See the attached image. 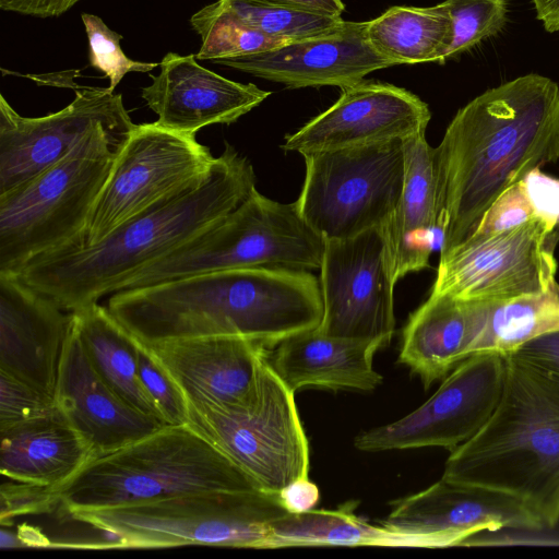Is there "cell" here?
<instances>
[{
	"label": "cell",
	"instance_id": "obj_7",
	"mask_svg": "<svg viewBox=\"0 0 559 559\" xmlns=\"http://www.w3.org/2000/svg\"><path fill=\"white\" fill-rule=\"evenodd\" d=\"M324 242L295 202L281 203L254 189L216 225L134 274L120 290L233 269L320 270Z\"/></svg>",
	"mask_w": 559,
	"mask_h": 559
},
{
	"label": "cell",
	"instance_id": "obj_41",
	"mask_svg": "<svg viewBox=\"0 0 559 559\" xmlns=\"http://www.w3.org/2000/svg\"><path fill=\"white\" fill-rule=\"evenodd\" d=\"M288 512L299 513L313 509L320 499L319 488L309 478L299 479L278 493Z\"/></svg>",
	"mask_w": 559,
	"mask_h": 559
},
{
	"label": "cell",
	"instance_id": "obj_36",
	"mask_svg": "<svg viewBox=\"0 0 559 559\" xmlns=\"http://www.w3.org/2000/svg\"><path fill=\"white\" fill-rule=\"evenodd\" d=\"M56 401L0 371V428L51 413Z\"/></svg>",
	"mask_w": 559,
	"mask_h": 559
},
{
	"label": "cell",
	"instance_id": "obj_42",
	"mask_svg": "<svg viewBox=\"0 0 559 559\" xmlns=\"http://www.w3.org/2000/svg\"><path fill=\"white\" fill-rule=\"evenodd\" d=\"M250 2L287 7L310 12H316L324 15L341 16L345 10L342 0H246Z\"/></svg>",
	"mask_w": 559,
	"mask_h": 559
},
{
	"label": "cell",
	"instance_id": "obj_23",
	"mask_svg": "<svg viewBox=\"0 0 559 559\" xmlns=\"http://www.w3.org/2000/svg\"><path fill=\"white\" fill-rule=\"evenodd\" d=\"M404 142V182L397 205L382 227L394 285L429 266L436 230L441 234L435 147L420 133Z\"/></svg>",
	"mask_w": 559,
	"mask_h": 559
},
{
	"label": "cell",
	"instance_id": "obj_22",
	"mask_svg": "<svg viewBox=\"0 0 559 559\" xmlns=\"http://www.w3.org/2000/svg\"><path fill=\"white\" fill-rule=\"evenodd\" d=\"M491 302L432 295L408 318L399 361L428 389L473 354Z\"/></svg>",
	"mask_w": 559,
	"mask_h": 559
},
{
	"label": "cell",
	"instance_id": "obj_15",
	"mask_svg": "<svg viewBox=\"0 0 559 559\" xmlns=\"http://www.w3.org/2000/svg\"><path fill=\"white\" fill-rule=\"evenodd\" d=\"M380 525L416 547L464 545L485 531L545 530L538 515L518 497L443 477L395 501Z\"/></svg>",
	"mask_w": 559,
	"mask_h": 559
},
{
	"label": "cell",
	"instance_id": "obj_33",
	"mask_svg": "<svg viewBox=\"0 0 559 559\" xmlns=\"http://www.w3.org/2000/svg\"><path fill=\"white\" fill-rule=\"evenodd\" d=\"M90 47V66L104 72L109 79V88L115 91L129 72H148L159 66L128 58L120 47L122 35L111 31L103 20L90 13L81 15Z\"/></svg>",
	"mask_w": 559,
	"mask_h": 559
},
{
	"label": "cell",
	"instance_id": "obj_32",
	"mask_svg": "<svg viewBox=\"0 0 559 559\" xmlns=\"http://www.w3.org/2000/svg\"><path fill=\"white\" fill-rule=\"evenodd\" d=\"M453 25V40L445 60L498 34L507 22L506 0H445Z\"/></svg>",
	"mask_w": 559,
	"mask_h": 559
},
{
	"label": "cell",
	"instance_id": "obj_3",
	"mask_svg": "<svg viewBox=\"0 0 559 559\" xmlns=\"http://www.w3.org/2000/svg\"><path fill=\"white\" fill-rule=\"evenodd\" d=\"M504 357L495 412L451 451L442 477L515 496L550 530L559 523V374L512 353Z\"/></svg>",
	"mask_w": 559,
	"mask_h": 559
},
{
	"label": "cell",
	"instance_id": "obj_8",
	"mask_svg": "<svg viewBox=\"0 0 559 559\" xmlns=\"http://www.w3.org/2000/svg\"><path fill=\"white\" fill-rule=\"evenodd\" d=\"M188 426L200 433L255 486L278 495L309 475V444L295 392L265 358L255 403L249 407L188 404Z\"/></svg>",
	"mask_w": 559,
	"mask_h": 559
},
{
	"label": "cell",
	"instance_id": "obj_13",
	"mask_svg": "<svg viewBox=\"0 0 559 559\" xmlns=\"http://www.w3.org/2000/svg\"><path fill=\"white\" fill-rule=\"evenodd\" d=\"M44 84L70 87L74 99L57 112L29 118L0 95V193L57 163L99 124L126 134L135 127L122 95L109 87L78 85L70 72L45 74Z\"/></svg>",
	"mask_w": 559,
	"mask_h": 559
},
{
	"label": "cell",
	"instance_id": "obj_1",
	"mask_svg": "<svg viewBox=\"0 0 559 559\" xmlns=\"http://www.w3.org/2000/svg\"><path fill=\"white\" fill-rule=\"evenodd\" d=\"M440 258L528 173L559 159V86L530 73L462 107L435 147Z\"/></svg>",
	"mask_w": 559,
	"mask_h": 559
},
{
	"label": "cell",
	"instance_id": "obj_10",
	"mask_svg": "<svg viewBox=\"0 0 559 559\" xmlns=\"http://www.w3.org/2000/svg\"><path fill=\"white\" fill-rule=\"evenodd\" d=\"M214 158L195 134L156 122L135 124L121 143L80 236L64 246L97 243L127 222L182 194L204 177Z\"/></svg>",
	"mask_w": 559,
	"mask_h": 559
},
{
	"label": "cell",
	"instance_id": "obj_28",
	"mask_svg": "<svg viewBox=\"0 0 559 559\" xmlns=\"http://www.w3.org/2000/svg\"><path fill=\"white\" fill-rule=\"evenodd\" d=\"M355 502L337 510L287 512L271 523L270 548L313 545L414 546L408 538L355 514Z\"/></svg>",
	"mask_w": 559,
	"mask_h": 559
},
{
	"label": "cell",
	"instance_id": "obj_24",
	"mask_svg": "<svg viewBox=\"0 0 559 559\" xmlns=\"http://www.w3.org/2000/svg\"><path fill=\"white\" fill-rule=\"evenodd\" d=\"M93 457L88 443L58 406L49 414L0 428V473L14 480L58 490Z\"/></svg>",
	"mask_w": 559,
	"mask_h": 559
},
{
	"label": "cell",
	"instance_id": "obj_34",
	"mask_svg": "<svg viewBox=\"0 0 559 559\" xmlns=\"http://www.w3.org/2000/svg\"><path fill=\"white\" fill-rule=\"evenodd\" d=\"M138 367L141 383L166 425H187L188 402L183 392L170 372L140 340Z\"/></svg>",
	"mask_w": 559,
	"mask_h": 559
},
{
	"label": "cell",
	"instance_id": "obj_12",
	"mask_svg": "<svg viewBox=\"0 0 559 559\" xmlns=\"http://www.w3.org/2000/svg\"><path fill=\"white\" fill-rule=\"evenodd\" d=\"M506 357L476 353L461 361L418 408L366 430L354 445L364 452L440 447L455 450L473 438L495 412L504 384Z\"/></svg>",
	"mask_w": 559,
	"mask_h": 559
},
{
	"label": "cell",
	"instance_id": "obj_40",
	"mask_svg": "<svg viewBox=\"0 0 559 559\" xmlns=\"http://www.w3.org/2000/svg\"><path fill=\"white\" fill-rule=\"evenodd\" d=\"M81 0H0V9L36 17H57Z\"/></svg>",
	"mask_w": 559,
	"mask_h": 559
},
{
	"label": "cell",
	"instance_id": "obj_25",
	"mask_svg": "<svg viewBox=\"0 0 559 559\" xmlns=\"http://www.w3.org/2000/svg\"><path fill=\"white\" fill-rule=\"evenodd\" d=\"M269 361L286 386L372 391L382 383L373 368L378 346L322 334L318 329L293 335L278 345Z\"/></svg>",
	"mask_w": 559,
	"mask_h": 559
},
{
	"label": "cell",
	"instance_id": "obj_43",
	"mask_svg": "<svg viewBox=\"0 0 559 559\" xmlns=\"http://www.w3.org/2000/svg\"><path fill=\"white\" fill-rule=\"evenodd\" d=\"M537 19L550 33L559 32V0H533Z\"/></svg>",
	"mask_w": 559,
	"mask_h": 559
},
{
	"label": "cell",
	"instance_id": "obj_2",
	"mask_svg": "<svg viewBox=\"0 0 559 559\" xmlns=\"http://www.w3.org/2000/svg\"><path fill=\"white\" fill-rule=\"evenodd\" d=\"M254 189L251 163L226 143L204 177L182 194L97 243L56 248L11 274L62 309L75 311L119 292L134 274L216 225Z\"/></svg>",
	"mask_w": 559,
	"mask_h": 559
},
{
	"label": "cell",
	"instance_id": "obj_38",
	"mask_svg": "<svg viewBox=\"0 0 559 559\" xmlns=\"http://www.w3.org/2000/svg\"><path fill=\"white\" fill-rule=\"evenodd\" d=\"M521 182L535 217L556 227L559 223V179L542 173L538 168L528 173Z\"/></svg>",
	"mask_w": 559,
	"mask_h": 559
},
{
	"label": "cell",
	"instance_id": "obj_5",
	"mask_svg": "<svg viewBox=\"0 0 559 559\" xmlns=\"http://www.w3.org/2000/svg\"><path fill=\"white\" fill-rule=\"evenodd\" d=\"M129 134L99 124L57 163L0 193V273L76 240Z\"/></svg>",
	"mask_w": 559,
	"mask_h": 559
},
{
	"label": "cell",
	"instance_id": "obj_29",
	"mask_svg": "<svg viewBox=\"0 0 559 559\" xmlns=\"http://www.w3.org/2000/svg\"><path fill=\"white\" fill-rule=\"evenodd\" d=\"M556 329H559L557 282L544 293L491 302L473 354L493 352L506 355L531 338Z\"/></svg>",
	"mask_w": 559,
	"mask_h": 559
},
{
	"label": "cell",
	"instance_id": "obj_26",
	"mask_svg": "<svg viewBox=\"0 0 559 559\" xmlns=\"http://www.w3.org/2000/svg\"><path fill=\"white\" fill-rule=\"evenodd\" d=\"M71 312L73 330L102 380L126 403L166 424L140 380L139 340L98 302Z\"/></svg>",
	"mask_w": 559,
	"mask_h": 559
},
{
	"label": "cell",
	"instance_id": "obj_17",
	"mask_svg": "<svg viewBox=\"0 0 559 559\" xmlns=\"http://www.w3.org/2000/svg\"><path fill=\"white\" fill-rule=\"evenodd\" d=\"M230 67L290 88L355 85L377 70L394 66L379 55L367 35V22L342 21L334 28L271 50L223 58Z\"/></svg>",
	"mask_w": 559,
	"mask_h": 559
},
{
	"label": "cell",
	"instance_id": "obj_30",
	"mask_svg": "<svg viewBox=\"0 0 559 559\" xmlns=\"http://www.w3.org/2000/svg\"><path fill=\"white\" fill-rule=\"evenodd\" d=\"M190 23L202 39L197 59L211 62L262 52L289 43L248 26L218 0L195 12Z\"/></svg>",
	"mask_w": 559,
	"mask_h": 559
},
{
	"label": "cell",
	"instance_id": "obj_18",
	"mask_svg": "<svg viewBox=\"0 0 559 559\" xmlns=\"http://www.w3.org/2000/svg\"><path fill=\"white\" fill-rule=\"evenodd\" d=\"M72 321L71 311L0 273V371L55 400Z\"/></svg>",
	"mask_w": 559,
	"mask_h": 559
},
{
	"label": "cell",
	"instance_id": "obj_4",
	"mask_svg": "<svg viewBox=\"0 0 559 559\" xmlns=\"http://www.w3.org/2000/svg\"><path fill=\"white\" fill-rule=\"evenodd\" d=\"M248 489L259 488L200 433L188 425H166L92 459L57 493L69 514L190 492Z\"/></svg>",
	"mask_w": 559,
	"mask_h": 559
},
{
	"label": "cell",
	"instance_id": "obj_19",
	"mask_svg": "<svg viewBox=\"0 0 559 559\" xmlns=\"http://www.w3.org/2000/svg\"><path fill=\"white\" fill-rule=\"evenodd\" d=\"M145 345L170 372L188 404L249 407L255 403L269 355L262 344L224 335Z\"/></svg>",
	"mask_w": 559,
	"mask_h": 559
},
{
	"label": "cell",
	"instance_id": "obj_39",
	"mask_svg": "<svg viewBox=\"0 0 559 559\" xmlns=\"http://www.w3.org/2000/svg\"><path fill=\"white\" fill-rule=\"evenodd\" d=\"M512 354L527 362L559 374V329L531 338Z\"/></svg>",
	"mask_w": 559,
	"mask_h": 559
},
{
	"label": "cell",
	"instance_id": "obj_27",
	"mask_svg": "<svg viewBox=\"0 0 559 559\" xmlns=\"http://www.w3.org/2000/svg\"><path fill=\"white\" fill-rule=\"evenodd\" d=\"M373 49L395 64L445 61L453 25L444 2L426 8L392 7L367 22Z\"/></svg>",
	"mask_w": 559,
	"mask_h": 559
},
{
	"label": "cell",
	"instance_id": "obj_14",
	"mask_svg": "<svg viewBox=\"0 0 559 559\" xmlns=\"http://www.w3.org/2000/svg\"><path fill=\"white\" fill-rule=\"evenodd\" d=\"M322 334L381 348L395 328L393 288L383 229L325 240L320 266Z\"/></svg>",
	"mask_w": 559,
	"mask_h": 559
},
{
	"label": "cell",
	"instance_id": "obj_9",
	"mask_svg": "<svg viewBox=\"0 0 559 559\" xmlns=\"http://www.w3.org/2000/svg\"><path fill=\"white\" fill-rule=\"evenodd\" d=\"M404 140L302 155L306 175L297 210L324 240L383 227L404 182Z\"/></svg>",
	"mask_w": 559,
	"mask_h": 559
},
{
	"label": "cell",
	"instance_id": "obj_16",
	"mask_svg": "<svg viewBox=\"0 0 559 559\" xmlns=\"http://www.w3.org/2000/svg\"><path fill=\"white\" fill-rule=\"evenodd\" d=\"M428 105L412 92L383 82H359L343 88L340 98L298 131L282 148L301 155L406 140L426 133Z\"/></svg>",
	"mask_w": 559,
	"mask_h": 559
},
{
	"label": "cell",
	"instance_id": "obj_37",
	"mask_svg": "<svg viewBox=\"0 0 559 559\" xmlns=\"http://www.w3.org/2000/svg\"><path fill=\"white\" fill-rule=\"evenodd\" d=\"M534 211L519 181L493 203L472 235H486L519 226L534 218Z\"/></svg>",
	"mask_w": 559,
	"mask_h": 559
},
{
	"label": "cell",
	"instance_id": "obj_11",
	"mask_svg": "<svg viewBox=\"0 0 559 559\" xmlns=\"http://www.w3.org/2000/svg\"><path fill=\"white\" fill-rule=\"evenodd\" d=\"M554 229L534 217L509 229L471 235L439 259L430 294L497 302L548 290L557 273Z\"/></svg>",
	"mask_w": 559,
	"mask_h": 559
},
{
	"label": "cell",
	"instance_id": "obj_21",
	"mask_svg": "<svg viewBox=\"0 0 559 559\" xmlns=\"http://www.w3.org/2000/svg\"><path fill=\"white\" fill-rule=\"evenodd\" d=\"M55 401L67 420L88 443L94 457L119 450L166 426L126 403L102 380L73 325Z\"/></svg>",
	"mask_w": 559,
	"mask_h": 559
},
{
	"label": "cell",
	"instance_id": "obj_6",
	"mask_svg": "<svg viewBox=\"0 0 559 559\" xmlns=\"http://www.w3.org/2000/svg\"><path fill=\"white\" fill-rule=\"evenodd\" d=\"M260 489L206 490L69 515L109 533L119 548L215 545L267 548L271 523L287 513Z\"/></svg>",
	"mask_w": 559,
	"mask_h": 559
},
{
	"label": "cell",
	"instance_id": "obj_35",
	"mask_svg": "<svg viewBox=\"0 0 559 559\" xmlns=\"http://www.w3.org/2000/svg\"><path fill=\"white\" fill-rule=\"evenodd\" d=\"M1 477V525H7L16 516L50 513L59 507L57 488Z\"/></svg>",
	"mask_w": 559,
	"mask_h": 559
},
{
	"label": "cell",
	"instance_id": "obj_20",
	"mask_svg": "<svg viewBox=\"0 0 559 559\" xmlns=\"http://www.w3.org/2000/svg\"><path fill=\"white\" fill-rule=\"evenodd\" d=\"M195 58L166 53L159 74H151L152 84L142 88L141 97L157 115L158 126L195 134L210 124H230L271 94L255 84L235 82L207 70Z\"/></svg>",
	"mask_w": 559,
	"mask_h": 559
},
{
	"label": "cell",
	"instance_id": "obj_31",
	"mask_svg": "<svg viewBox=\"0 0 559 559\" xmlns=\"http://www.w3.org/2000/svg\"><path fill=\"white\" fill-rule=\"evenodd\" d=\"M248 26L284 41L300 40L323 34L337 26L341 16L246 0H218Z\"/></svg>",
	"mask_w": 559,
	"mask_h": 559
}]
</instances>
